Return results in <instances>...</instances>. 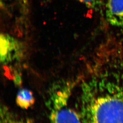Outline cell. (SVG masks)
Masks as SVG:
<instances>
[{
  "label": "cell",
  "mask_w": 123,
  "mask_h": 123,
  "mask_svg": "<svg viewBox=\"0 0 123 123\" xmlns=\"http://www.w3.org/2000/svg\"><path fill=\"white\" fill-rule=\"evenodd\" d=\"M123 58L117 52L99 54L94 75L81 86L82 123H123Z\"/></svg>",
  "instance_id": "6da1fadb"
},
{
  "label": "cell",
  "mask_w": 123,
  "mask_h": 123,
  "mask_svg": "<svg viewBox=\"0 0 123 123\" xmlns=\"http://www.w3.org/2000/svg\"><path fill=\"white\" fill-rule=\"evenodd\" d=\"M72 84L61 82L50 88L46 103L50 123H82L79 112L72 108L69 103Z\"/></svg>",
  "instance_id": "7a4b0ae2"
},
{
  "label": "cell",
  "mask_w": 123,
  "mask_h": 123,
  "mask_svg": "<svg viewBox=\"0 0 123 123\" xmlns=\"http://www.w3.org/2000/svg\"><path fill=\"white\" fill-rule=\"evenodd\" d=\"M20 46L13 37L2 34L0 37V61L4 64L15 59L20 54Z\"/></svg>",
  "instance_id": "3957f363"
},
{
  "label": "cell",
  "mask_w": 123,
  "mask_h": 123,
  "mask_svg": "<svg viewBox=\"0 0 123 123\" xmlns=\"http://www.w3.org/2000/svg\"><path fill=\"white\" fill-rule=\"evenodd\" d=\"M105 8V16L108 23L123 28V0H107Z\"/></svg>",
  "instance_id": "277c9868"
},
{
  "label": "cell",
  "mask_w": 123,
  "mask_h": 123,
  "mask_svg": "<svg viewBox=\"0 0 123 123\" xmlns=\"http://www.w3.org/2000/svg\"><path fill=\"white\" fill-rule=\"evenodd\" d=\"M35 99L31 91L22 89L19 90L16 97V103L23 109H28L34 104Z\"/></svg>",
  "instance_id": "5b68a950"
},
{
  "label": "cell",
  "mask_w": 123,
  "mask_h": 123,
  "mask_svg": "<svg viewBox=\"0 0 123 123\" xmlns=\"http://www.w3.org/2000/svg\"><path fill=\"white\" fill-rule=\"evenodd\" d=\"M0 123H33L31 120L24 119L18 117L10 110L6 106L0 108Z\"/></svg>",
  "instance_id": "8992f818"
},
{
  "label": "cell",
  "mask_w": 123,
  "mask_h": 123,
  "mask_svg": "<svg viewBox=\"0 0 123 123\" xmlns=\"http://www.w3.org/2000/svg\"><path fill=\"white\" fill-rule=\"evenodd\" d=\"M86 7L96 11H99L105 7V0H77Z\"/></svg>",
  "instance_id": "52a82bcc"
}]
</instances>
